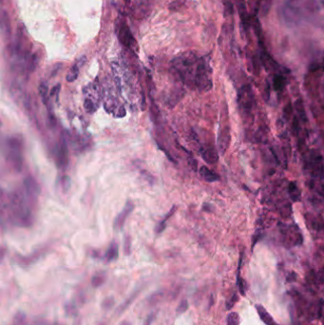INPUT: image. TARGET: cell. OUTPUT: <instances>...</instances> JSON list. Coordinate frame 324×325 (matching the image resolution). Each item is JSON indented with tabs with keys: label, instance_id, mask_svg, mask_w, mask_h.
Segmentation results:
<instances>
[{
	"label": "cell",
	"instance_id": "8992f818",
	"mask_svg": "<svg viewBox=\"0 0 324 325\" xmlns=\"http://www.w3.org/2000/svg\"><path fill=\"white\" fill-rule=\"evenodd\" d=\"M238 103L242 112L250 113L255 106V96L249 85H244L239 90Z\"/></svg>",
	"mask_w": 324,
	"mask_h": 325
},
{
	"label": "cell",
	"instance_id": "9c48e42d",
	"mask_svg": "<svg viewBox=\"0 0 324 325\" xmlns=\"http://www.w3.org/2000/svg\"><path fill=\"white\" fill-rule=\"evenodd\" d=\"M117 36L121 43L127 48H131L135 44L134 37L125 21H121L119 23V26L117 27Z\"/></svg>",
	"mask_w": 324,
	"mask_h": 325
},
{
	"label": "cell",
	"instance_id": "ba28073f",
	"mask_svg": "<svg viewBox=\"0 0 324 325\" xmlns=\"http://www.w3.org/2000/svg\"><path fill=\"white\" fill-rule=\"evenodd\" d=\"M309 165L313 175L317 179H322L324 177L323 160L321 155L313 150L309 157Z\"/></svg>",
	"mask_w": 324,
	"mask_h": 325
},
{
	"label": "cell",
	"instance_id": "e575fe53",
	"mask_svg": "<svg viewBox=\"0 0 324 325\" xmlns=\"http://www.w3.org/2000/svg\"><path fill=\"white\" fill-rule=\"evenodd\" d=\"M319 279H320L321 281H324V268L319 273Z\"/></svg>",
	"mask_w": 324,
	"mask_h": 325
},
{
	"label": "cell",
	"instance_id": "603a6c76",
	"mask_svg": "<svg viewBox=\"0 0 324 325\" xmlns=\"http://www.w3.org/2000/svg\"><path fill=\"white\" fill-rule=\"evenodd\" d=\"M106 273L105 272H97L92 278V284L93 287H100L106 281Z\"/></svg>",
	"mask_w": 324,
	"mask_h": 325
},
{
	"label": "cell",
	"instance_id": "5b68a950",
	"mask_svg": "<svg viewBox=\"0 0 324 325\" xmlns=\"http://www.w3.org/2000/svg\"><path fill=\"white\" fill-rule=\"evenodd\" d=\"M83 93L84 108L88 113L93 114L100 106V100L102 97L100 85L97 82L89 84L84 88Z\"/></svg>",
	"mask_w": 324,
	"mask_h": 325
},
{
	"label": "cell",
	"instance_id": "4fadbf2b",
	"mask_svg": "<svg viewBox=\"0 0 324 325\" xmlns=\"http://www.w3.org/2000/svg\"><path fill=\"white\" fill-rule=\"evenodd\" d=\"M283 237L284 239L286 238L288 242L293 244H299L302 242V236L301 233L299 231V229L297 228L296 225H292V226H288L283 231Z\"/></svg>",
	"mask_w": 324,
	"mask_h": 325
},
{
	"label": "cell",
	"instance_id": "8fae6325",
	"mask_svg": "<svg viewBox=\"0 0 324 325\" xmlns=\"http://www.w3.org/2000/svg\"><path fill=\"white\" fill-rule=\"evenodd\" d=\"M133 209H134V204H132V202L128 201L127 204H125L124 208L122 209V211L117 215V217L115 218V220L113 222V227H114L115 230L118 231V230H120L123 228V226L126 223L128 217L133 211Z\"/></svg>",
	"mask_w": 324,
	"mask_h": 325
},
{
	"label": "cell",
	"instance_id": "1f68e13d",
	"mask_svg": "<svg viewBox=\"0 0 324 325\" xmlns=\"http://www.w3.org/2000/svg\"><path fill=\"white\" fill-rule=\"evenodd\" d=\"M125 252H126L127 255H128L129 253H130V242L129 238L126 239V243H125Z\"/></svg>",
	"mask_w": 324,
	"mask_h": 325
},
{
	"label": "cell",
	"instance_id": "d6986e66",
	"mask_svg": "<svg viewBox=\"0 0 324 325\" xmlns=\"http://www.w3.org/2000/svg\"><path fill=\"white\" fill-rule=\"evenodd\" d=\"M256 309L258 311L260 319L265 323L266 325H276L274 322V319L272 318V316H270L268 312L265 310L264 307L261 305H256Z\"/></svg>",
	"mask_w": 324,
	"mask_h": 325
},
{
	"label": "cell",
	"instance_id": "44dd1931",
	"mask_svg": "<svg viewBox=\"0 0 324 325\" xmlns=\"http://www.w3.org/2000/svg\"><path fill=\"white\" fill-rule=\"evenodd\" d=\"M294 107H295V110H296V114H297V117L299 119V121L302 122V123H306L307 122V115H306L305 108H304V105L301 100H296L295 104H294Z\"/></svg>",
	"mask_w": 324,
	"mask_h": 325
},
{
	"label": "cell",
	"instance_id": "5bb4252c",
	"mask_svg": "<svg viewBox=\"0 0 324 325\" xmlns=\"http://www.w3.org/2000/svg\"><path fill=\"white\" fill-rule=\"evenodd\" d=\"M85 61H86V57H84L83 56V57H81L80 59H78V60L74 63V65H73V67L70 69V71H69V73H68V75H67V77H66V79H67V81H68L69 83H73V82H74V81L78 78L80 68L84 65Z\"/></svg>",
	"mask_w": 324,
	"mask_h": 325
},
{
	"label": "cell",
	"instance_id": "4316f807",
	"mask_svg": "<svg viewBox=\"0 0 324 325\" xmlns=\"http://www.w3.org/2000/svg\"><path fill=\"white\" fill-rule=\"evenodd\" d=\"M60 89H61V86H60V84H57V85H56L53 89H52V91H51V93H50V96L51 97H54V98H56V102H58V100H59V93H60Z\"/></svg>",
	"mask_w": 324,
	"mask_h": 325
},
{
	"label": "cell",
	"instance_id": "52a82bcc",
	"mask_svg": "<svg viewBox=\"0 0 324 325\" xmlns=\"http://www.w3.org/2000/svg\"><path fill=\"white\" fill-rule=\"evenodd\" d=\"M56 162L57 167L61 169H65L68 167L69 163V151H68V144L65 138H61L56 146Z\"/></svg>",
	"mask_w": 324,
	"mask_h": 325
},
{
	"label": "cell",
	"instance_id": "6da1fadb",
	"mask_svg": "<svg viewBox=\"0 0 324 325\" xmlns=\"http://www.w3.org/2000/svg\"><path fill=\"white\" fill-rule=\"evenodd\" d=\"M39 195L36 180L28 177L23 185L8 197V212L11 222L19 227H29L34 223V211Z\"/></svg>",
	"mask_w": 324,
	"mask_h": 325
},
{
	"label": "cell",
	"instance_id": "ac0fdd59",
	"mask_svg": "<svg viewBox=\"0 0 324 325\" xmlns=\"http://www.w3.org/2000/svg\"><path fill=\"white\" fill-rule=\"evenodd\" d=\"M238 11L241 17V21L244 25H246L248 22V13L246 10V1L245 0H236Z\"/></svg>",
	"mask_w": 324,
	"mask_h": 325
},
{
	"label": "cell",
	"instance_id": "f1b7e54d",
	"mask_svg": "<svg viewBox=\"0 0 324 325\" xmlns=\"http://www.w3.org/2000/svg\"><path fill=\"white\" fill-rule=\"evenodd\" d=\"M114 303V298L113 297H107L104 301H103V307L105 309H110Z\"/></svg>",
	"mask_w": 324,
	"mask_h": 325
},
{
	"label": "cell",
	"instance_id": "4dcf8cb0",
	"mask_svg": "<svg viewBox=\"0 0 324 325\" xmlns=\"http://www.w3.org/2000/svg\"><path fill=\"white\" fill-rule=\"evenodd\" d=\"M75 310H76V308L73 305V304H68L67 306H66V312L69 314V315H72V314H74L75 313Z\"/></svg>",
	"mask_w": 324,
	"mask_h": 325
},
{
	"label": "cell",
	"instance_id": "2e32d148",
	"mask_svg": "<svg viewBox=\"0 0 324 325\" xmlns=\"http://www.w3.org/2000/svg\"><path fill=\"white\" fill-rule=\"evenodd\" d=\"M38 91H39V94L41 96V99L43 101V104L48 108L49 113L51 114V107H50V93H49V89H48V84L46 82H41L39 87H38Z\"/></svg>",
	"mask_w": 324,
	"mask_h": 325
},
{
	"label": "cell",
	"instance_id": "7c38bea8",
	"mask_svg": "<svg viewBox=\"0 0 324 325\" xmlns=\"http://www.w3.org/2000/svg\"><path fill=\"white\" fill-rule=\"evenodd\" d=\"M199 151H200L202 158L204 159V161L208 164H214L219 159V155H218L219 150H217V149L211 144L202 145Z\"/></svg>",
	"mask_w": 324,
	"mask_h": 325
},
{
	"label": "cell",
	"instance_id": "f546056e",
	"mask_svg": "<svg viewBox=\"0 0 324 325\" xmlns=\"http://www.w3.org/2000/svg\"><path fill=\"white\" fill-rule=\"evenodd\" d=\"M237 299H238V297H237V295L236 294H234L233 296H232L231 298L227 301V304H226V308L227 309H231L232 307L234 306V304H235V302L237 301Z\"/></svg>",
	"mask_w": 324,
	"mask_h": 325
},
{
	"label": "cell",
	"instance_id": "cb8c5ba5",
	"mask_svg": "<svg viewBox=\"0 0 324 325\" xmlns=\"http://www.w3.org/2000/svg\"><path fill=\"white\" fill-rule=\"evenodd\" d=\"M176 211V206H172V208L169 210L168 214L166 215V217L158 223L157 228H156V232L157 233H162L165 229H166V226H167V222L170 219V217L174 214V212Z\"/></svg>",
	"mask_w": 324,
	"mask_h": 325
},
{
	"label": "cell",
	"instance_id": "484cf974",
	"mask_svg": "<svg viewBox=\"0 0 324 325\" xmlns=\"http://www.w3.org/2000/svg\"><path fill=\"white\" fill-rule=\"evenodd\" d=\"M26 324V315L22 312H19L14 319L13 325H25Z\"/></svg>",
	"mask_w": 324,
	"mask_h": 325
},
{
	"label": "cell",
	"instance_id": "d4e9b609",
	"mask_svg": "<svg viewBox=\"0 0 324 325\" xmlns=\"http://www.w3.org/2000/svg\"><path fill=\"white\" fill-rule=\"evenodd\" d=\"M240 323V316L238 313L232 312L228 316L226 319V324L227 325H239Z\"/></svg>",
	"mask_w": 324,
	"mask_h": 325
},
{
	"label": "cell",
	"instance_id": "3957f363",
	"mask_svg": "<svg viewBox=\"0 0 324 325\" xmlns=\"http://www.w3.org/2000/svg\"><path fill=\"white\" fill-rule=\"evenodd\" d=\"M5 157L11 168L20 171L23 167V141L18 136H10L5 143Z\"/></svg>",
	"mask_w": 324,
	"mask_h": 325
},
{
	"label": "cell",
	"instance_id": "ffe728a7",
	"mask_svg": "<svg viewBox=\"0 0 324 325\" xmlns=\"http://www.w3.org/2000/svg\"><path fill=\"white\" fill-rule=\"evenodd\" d=\"M288 194L293 202H298L300 200V190L296 182H291L288 186Z\"/></svg>",
	"mask_w": 324,
	"mask_h": 325
},
{
	"label": "cell",
	"instance_id": "7a4b0ae2",
	"mask_svg": "<svg viewBox=\"0 0 324 325\" xmlns=\"http://www.w3.org/2000/svg\"><path fill=\"white\" fill-rule=\"evenodd\" d=\"M201 56L195 52H185L176 56L171 64L175 75L185 86L194 89L195 76Z\"/></svg>",
	"mask_w": 324,
	"mask_h": 325
},
{
	"label": "cell",
	"instance_id": "9a60e30c",
	"mask_svg": "<svg viewBox=\"0 0 324 325\" xmlns=\"http://www.w3.org/2000/svg\"><path fill=\"white\" fill-rule=\"evenodd\" d=\"M199 173H200V176L202 177L205 182H208V183H214V182H217L220 180V176L215 171L211 170L207 167H204V166L200 168Z\"/></svg>",
	"mask_w": 324,
	"mask_h": 325
},
{
	"label": "cell",
	"instance_id": "30bf717a",
	"mask_svg": "<svg viewBox=\"0 0 324 325\" xmlns=\"http://www.w3.org/2000/svg\"><path fill=\"white\" fill-rule=\"evenodd\" d=\"M231 140V133H230V128L229 126H225L220 130L219 135H218V150L221 154H224L230 145Z\"/></svg>",
	"mask_w": 324,
	"mask_h": 325
},
{
	"label": "cell",
	"instance_id": "83f0119b",
	"mask_svg": "<svg viewBox=\"0 0 324 325\" xmlns=\"http://www.w3.org/2000/svg\"><path fill=\"white\" fill-rule=\"evenodd\" d=\"M188 308V302L186 299H184L180 302L179 306L177 307V313L178 314H182V313H185V311L187 310Z\"/></svg>",
	"mask_w": 324,
	"mask_h": 325
},
{
	"label": "cell",
	"instance_id": "e0dca14e",
	"mask_svg": "<svg viewBox=\"0 0 324 325\" xmlns=\"http://www.w3.org/2000/svg\"><path fill=\"white\" fill-rule=\"evenodd\" d=\"M119 255V246L118 243L116 242H112L108 250L106 252V260L107 261H112L115 260L118 258Z\"/></svg>",
	"mask_w": 324,
	"mask_h": 325
},
{
	"label": "cell",
	"instance_id": "277c9868",
	"mask_svg": "<svg viewBox=\"0 0 324 325\" xmlns=\"http://www.w3.org/2000/svg\"><path fill=\"white\" fill-rule=\"evenodd\" d=\"M212 69L209 56H201L195 76L194 89L206 93L212 89Z\"/></svg>",
	"mask_w": 324,
	"mask_h": 325
},
{
	"label": "cell",
	"instance_id": "836d02e7",
	"mask_svg": "<svg viewBox=\"0 0 324 325\" xmlns=\"http://www.w3.org/2000/svg\"><path fill=\"white\" fill-rule=\"evenodd\" d=\"M317 192L320 194V195L324 197V185H320L319 187L317 188Z\"/></svg>",
	"mask_w": 324,
	"mask_h": 325
},
{
	"label": "cell",
	"instance_id": "d6a6232c",
	"mask_svg": "<svg viewBox=\"0 0 324 325\" xmlns=\"http://www.w3.org/2000/svg\"><path fill=\"white\" fill-rule=\"evenodd\" d=\"M153 318H154V316H153V315H149V316H148V318L146 319V321H145L144 325H151L152 321H153Z\"/></svg>",
	"mask_w": 324,
	"mask_h": 325
},
{
	"label": "cell",
	"instance_id": "7402d4cb",
	"mask_svg": "<svg viewBox=\"0 0 324 325\" xmlns=\"http://www.w3.org/2000/svg\"><path fill=\"white\" fill-rule=\"evenodd\" d=\"M285 85H286V79L283 75H275V77L273 79V86H274V89L276 92H278V93L282 92L285 88Z\"/></svg>",
	"mask_w": 324,
	"mask_h": 325
}]
</instances>
